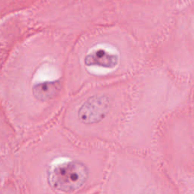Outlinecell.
Instances as JSON below:
<instances>
[{
	"instance_id": "6da1fadb",
	"label": "cell",
	"mask_w": 194,
	"mask_h": 194,
	"mask_svg": "<svg viewBox=\"0 0 194 194\" xmlns=\"http://www.w3.org/2000/svg\"><path fill=\"white\" fill-rule=\"evenodd\" d=\"M87 177V168L83 163L68 162L51 168L48 183L56 190L71 192L82 187Z\"/></svg>"
},
{
	"instance_id": "7a4b0ae2",
	"label": "cell",
	"mask_w": 194,
	"mask_h": 194,
	"mask_svg": "<svg viewBox=\"0 0 194 194\" xmlns=\"http://www.w3.org/2000/svg\"><path fill=\"white\" fill-rule=\"evenodd\" d=\"M108 100L105 96H94L86 101L78 112V117L83 123H97L107 114Z\"/></svg>"
},
{
	"instance_id": "3957f363",
	"label": "cell",
	"mask_w": 194,
	"mask_h": 194,
	"mask_svg": "<svg viewBox=\"0 0 194 194\" xmlns=\"http://www.w3.org/2000/svg\"><path fill=\"white\" fill-rule=\"evenodd\" d=\"M61 84L58 81H49L35 84L33 86V95L38 100L46 101L55 98L58 95Z\"/></svg>"
},
{
	"instance_id": "277c9868",
	"label": "cell",
	"mask_w": 194,
	"mask_h": 194,
	"mask_svg": "<svg viewBox=\"0 0 194 194\" xmlns=\"http://www.w3.org/2000/svg\"><path fill=\"white\" fill-rule=\"evenodd\" d=\"M118 57L105 51L98 50L86 56L84 62L86 65H98L104 67H114L118 64Z\"/></svg>"
}]
</instances>
